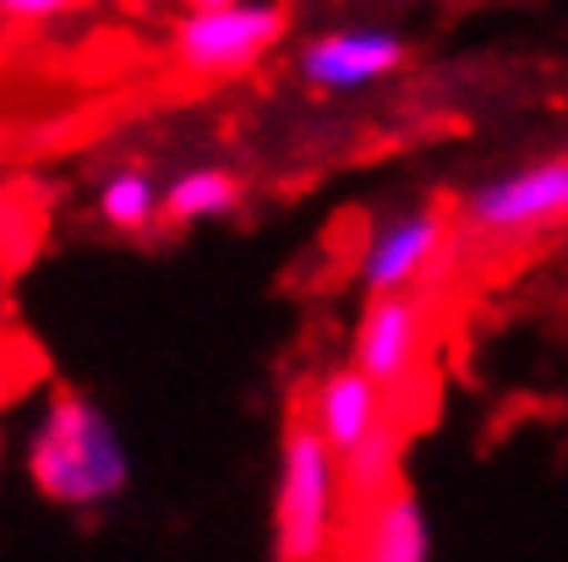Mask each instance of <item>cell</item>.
I'll return each instance as SVG.
<instances>
[{
    "mask_svg": "<svg viewBox=\"0 0 568 562\" xmlns=\"http://www.w3.org/2000/svg\"><path fill=\"white\" fill-rule=\"evenodd\" d=\"M0 470H6V431H0Z\"/></svg>",
    "mask_w": 568,
    "mask_h": 562,
    "instance_id": "obj_14",
    "label": "cell"
},
{
    "mask_svg": "<svg viewBox=\"0 0 568 562\" xmlns=\"http://www.w3.org/2000/svg\"><path fill=\"white\" fill-rule=\"evenodd\" d=\"M77 0H0V22H55Z\"/></svg>",
    "mask_w": 568,
    "mask_h": 562,
    "instance_id": "obj_12",
    "label": "cell"
},
{
    "mask_svg": "<svg viewBox=\"0 0 568 562\" xmlns=\"http://www.w3.org/2000/svg\"><path fill=\"white\" fill-rule=\"evenodd\" d=\"M219 6H241V0H192V11H219Z\"/></svg>",
    "mask_w": 568,
    "mask_h": 562,
    "instance_id": "obj_13",
    "label": "cell"
},
{
    "mask_svg": "<svg viewBox=\"0 0 568 562\" xmlns=\"http://www.w3.org/2000/svg\"><path fill=\"white\" fill-rule=\"evenodd\" d=\"M410 67V39L394 28H334L295 50V76L312 93H355Z\"/></svg>",
    "mask_w": 568,
    "mask_h": 562,
    "instance_id": "obj_6",
    "label": "cell"
},
{
    "mask_svg": "<svg viewBox=\"0 0 568 562\" xmlns=\"http://www.w3.org/2000/svg\"><path fill=\"white\" fill-rule=\"evenodd\" d=\"M345 470L328 437L301 416H290L280 442V487H274V562H328L339 535Z\"/></svg>",
    "mask_w": 568,
    "mask_h": 562,
    "instance_id": "obj_2",
    "label": "cell"
},
{
    "mask_svg": "<svg viewBox=\"0 0 568 562\" xmlns=\"http://www.w3.org/2000/svg\"><path fill=\"white\" fill-rule=\"evenodd\" d=\"M388 399H394V394H388L383 382H372L351 360V366H334V371L317 377V388H312V399H306V421L328 437V448H334L339 459H351L372 431H383V426L394 421Z\"/></svg>",
    "mask_w": 568,
    "mask_h": 562,
    "instance_id": "obj_8",
    "label": "cell"
},
{
    "mask_svg": "<svg viewBox=\"0 0 568 562\" xmlns=\"http://www.w3.org/2000/svg\"><path fill=\"white\" fill-rule=\"evenodd\" d=\"M459 218H465V229H476L487 241H519V235L568 224V153L530 159V164H514L503 175L476 181L459 197Z\"/></svg>",
    "mask_w": 568,
    "mask_h": 562,
    "instance_id": "obj_3",
    "label": "cell"
},
{
    "mask_svg": "<svg viewBox=\"0 0 568 562\" xmlns=\"http://www.w3.org/2000/svg\"><path fill=\"white\" fill-rule=\"evenodd\" d=\"M351 562H432V524L416 487L394 481L388 492L361 502Z\"/></svg>",
    "mask_w": 568,
    "mask_h": 562,
    "instance_id": "obj_9",
    "label": "cell"
},
{
    "mask_svg": "<svg viewBox=\"0 0 568 562\" xmlns=\"http://www.w3.org/2000/svg\"><path fill=\"white\" fill-rule=\"evenodd\" d=\"M99 218L121 235H142V229L164 224V186L138 164H121L99 186Z\"/></svg>",
    "mask_w": 568,
    "mask_h": 562,
    "instance_id": "obj_11",
    "label": "cell"
},
{
    "mask_svg": "<svg viewBox=\"0 0 568 562\" xmlns=\"http://www.w3.org/2000/svg\"><path fill=\"white\" fill-rule=\"evenodd\" d=\"M290 28V6L284 0H241V6H219V11H186L175 28V67L192 76H241L252 71Z\"/></svg>",
    "mask_w": 568,
    "mask_h": 562,
    "instance_id": "obj_4",
    "label": "cell"
},
{
    "mask_svg": "<svg viewBox=\"0 0 568 562\" xmlns=\"http://www.w3.org/2000/svg\"><path fill=\"white\" fill-rule=\"evenodd\" d=\"M448 246V213L437 203H410V208L388 213L372 224L355 279L366 295H394V289H416L426 279V268L437 263V252Z\"/></svg>",
    "mask_w": 568,
    "mask_h": 562,
    "instance_id": "obj_5",
    "label": "cell"
},
{
    "mask_svg": "<svg viewBox=\"0 0 568 562\" xmlns=\"http://www.w3.org/2000/svg\"><path fill=\"white\" fill-rule=\"evenodd\" d=\"M422 345H426V295H416V289L366 295L361 323H355L351 360L372 382L399 394L416 377V366H422Z\"/></svg>",
    "mask_w": 568,
    "mask_h": 562,
    "instance_id": "obj_7",
    "label": "cell"
},
{
    "mask_svg": "<svg viewBox=\"0 0 568 562\" xmlns=\"http://www.w3.org/2000/svg\"><path fill=\"white\" fill-rule=\"evenodd\" d=\"M246 186L235 170L224 164H192L175 181H164V224L186 229V224H209V218H230L241 208Z\"/></svg>",
    "mask_w": 568,
    "mask_h": 562,
    "instance_id": "obj_10",
    "label": "cell"
},
{
    "mask_svg": "<svg viewBox=\"0 0 568 562\" xmlns=\"http://www.w3.org/2000/svg\"><path fill=\"white\" fill-rule=\"evenodd\" d=\"M28 481L55 508H110L132 487V453L121 426L82 388H50L39 421L28 431Z\"/></svg>",
    "mask_w": 568,
    "mask_h": 562,
    "instance_id": "obj_1",
    "label": "cell"
}]
</instances>
